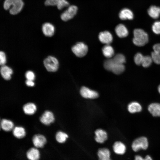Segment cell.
<instances>
[{"label": "cell", "mask_w": 160, "mask_h": 160, "mask_svg": "<svg viewBox=\"0 0 160 160\" xmlns=\"http://www.w3.org/2000/svg\"><path fill=\"white\" fill-rule=\"evenodd\" d=\"M78 10L77 7L74 5L69 6L67 9L61 15V19L67 21L72 19L76 15Z\"/></svg>", "instance_id": "obj_7"}, {"label": "cell", "mask_w": 160, "mask_h": 160, "mask_svg": "<svg viewBox=\"0 0 160 160\" xmlns=\"http://www.w3.org/2000/svg\"><path fill=\"white\" fill-rule=\"evenodd\" d=\"M58 0H46L45 4L47 6H56L57 5Z\"/></svg>", "instance_id": "obj_36"}, {"label": "cell", "mask_w": 160, "mask_h": 160, "mask_svg": "<svg viewBox=\"0 0 160 160\" xmlns=\"http://www.w3.org/2000/svg\"><path fill=\"white\" fill-rule=\"evenodd\" d=\"M113 150L117 154L122 155L124 154L126 151V147L120 141L115 142L113 146Z\"/></svg>", "instance_id": "obj_19"}, {"label": "cell", "mask_w": 160, "mask_h": 160, "mask_svg": "<svg viewBox=\"0 0 160 160\" xmlns=\"http://www.w3.org/2000/svg\"><path fill=\"white\" fill-rule=\"evenodd\" d=\"M153 61L151 56H144L141 65L145 68L148 67L150 65Z\"/></svg>", "instance_id": "obj_30"}, {"label": "cell", "mask_w": 160, "mask_h": 160, "mask_svg": "<svg viewBox=\"0 0 160 160\" xmlns=\"http://www.w3.org/2000/svg\"><path fill=\"white\" fill-rule=\"evenodd\" d=\"M68 137V136L67 134L61 131L57 132L55 136L56 140L60 143H64Z\"/></svg>", "instance_id": "obj_28"}, {"label": "cell", "mask_w": 160, "mask_h": 160, "mask_svg": "<svg viewBox=\"0 0 160 160\" xmlns=\"http://www.w3.org/2000/svg\"><path fill=\"white\" fill-rule=\"evenodd\" d=\"M142 109V106L138 102H132L129 104L128 106V110L131 113H134L140 112Z\"/></svg>", "instance_id": "obj_26"}, {"label": "cell", "mask_w": 160, "mask_h": 160, "mask_svg": "<svg viewBox=\"0 0 160 160\" xmlns=\"http://www.w3.org/2000/svg\"><path fill=\"white\" fill-rule=\"evenodd\" d=\"M144 160H153V159L150 156L147 155L144 158Z\"/></svg>", "instance_id": "obj_39"}, {"label": "cell", "mask_w": 160, "mask_h": 160, "mask_svg": "<svg viewBox=\"0 0 160 160\" xmlns=\"http://www.w3.org/2000/svg\"><path fill=\"white\" fill-rule=\"evenodd\" d=\"M25 76L27 80L33 81L35 78L34 73L32 71H27L25 74Z\"/></svg>", "instance_id": "obj_34"}, {"label": "cell", "mask_w": 160, "mask_h": 160, "mask_svg": "<svg viewBox=\"0 0 160 160\" xmlns=\"http://www.w3.org/2000/svg\"><path fill=\"white\" fill-rule=\"evenodd\" d=\"M116 63L124 64L126 62V59L124 55L121 54H118L114 55L112 58Z\"/></svg>", "instance_id": "obj_29"}, {"label": "cell", "mask_w": 160, "mask_h": 160, "mask_svg": "<svg viewBox=\"0 0 160 160\" xmlns=\"http://www.w3.org/2000/svg\"><path fill=\"white\" fill-rule=\"evenodd\" d=\"M80 93L81 96L85 98L95 99L98 96V94L97 92L85 87H81Z\"/></svg>", "instance_id": "obj_9"}, {"label": "cell", "mask_w": 160, "mask_h": 160, "mask_svg": "<svg viewBox=\"0 0 160 160\" xmlns=\"http://www.w3.org/2000/svg\"><path fill=\"white\" fill-rule=\"evenodd\" d=\"M69 4L68 2L66 0H58L57 6L58 9H61L68 6Z\"/></svg>", "instance_id": "obj_33"}, {"label": "cell", "mask_w": 160, "mask_h": 160, "mask_svg": "<svg viewBox=\"0 0 160 160\" xmlns=\"http://www.w3.org/2000/svg\"><path fill=\"white\" fill-rule=\"evenodd\" d=\"M23 5L22 0H5L3 7L4 9L9 10L11 14L15 15L20 12Z\"/></svg>", "instance_id": "obj_1"}, {"label": "cell", "mask_w": 160, "mask_h": 160, "mask_svg": "<svg viewBox=\"0 0 160 160\" xmlns=\"http://www.w3.org/2000/svg\"><path fill=\"white\" fill-rule=\"evenodd\" d=\"M25 83L26 85L28 87H32L35 85L34 82L32 80H27Z\"/></svg>", "instance_id": "obj_37"}, {"label": "cell", "mask_w": 160, "mask_h": 160, "mask_svg": "<svg viewBox=\"0 0 160 160\" xmlns=\"http://www.w3.org/2000/svg\"><path fill=\"white\" fill-rule=\"evenodd\" d=\"M72 50L73 53L78 57H82L87 54L88 48L86 45L82 42L77 43L73 46Z\"/></svg>", "instance_id": "obj_6"}, {"label": "cell", "mask_w": 160, "mask_h": 160, "mask_svg": "<svg viewBox=\"0 0 160 160\" xmlns=\"http://www.w3.org/2000/svg\"><path fill=\"white\" fill-rule=\"evenodd\" d=\"M0 125L2 129L6 132L10 131L14 128L13 122L11 121L6 119H3L1 120Z\"/></svg>", "instance_id": "obj_22"}, {"label": "cell", "mask_w": 160, "mask_h": 160, "mask_svg": "<svg viewBox=\"0 0 160 160\" xmlns=\"http://www.w3.org/2000/svg\"><path fill=\"white\" fill-rule=\"evenodd\" d=\"M102 52L104 55L107 58H110L114 55V50L110 44H106L103 48Z\"/></svg>", "instance_id": "obj_27"}, {"label": "cell", "mask_w": 160, "mask_h": 160, "mask_svg": "<svg viewBox=\"0 0 160 160\" xmlns=\"http://www.w3.org/2000/svg\"><path fill=\"white\" fill-rule=\"evenodd\" d=\"M12 133L14 136L18 139L24 137L26 135L25 129L21 126H17L14 127L12 129Z\"/></svg>", "instance_id": "obj_25"}, {"label": "cell", "mask_w": 160, "mask_h": 160, "mask_svg": "<svg viewBox=\"0 0 160 160\" xmlns=\"http://www.w3.org/2000/svg\"><path fill=\"white\" fill-rule=\"evenodd\" d=\"M26 155L28 159L30 160H38L40 157L39 150L34 148L30 149L27 151Z\"/></svg>", "instance_id": "obj_23"}, {"label": "cell", "mask_w": 160, "mask_h": 160, "mask_svg": "<svg viewBox=\"0 0 160 160\" xmlns=\"http://www.w3.org/2000/svg\"><path fill=\"white\" fill-rule=\"evenodd\" d=\"M149 112L153 116H160V104L153 103L150 104L148 107Z\"/></svg>", "instance_id": "obj_18"}, {"label": "cell", "mask_w": 160, "mask_h": 160, "mask_svg": "<svg viewBox=\"0 0 160 160\" xmlns=\"http://www.w3.org/2000/svg\"><path fill=\"white\" fill-rule=\"evenodd\" d=\"M115 31L117 35L121 38L125 37L128 34V31L127 28L122 24H120L116 26Z\"/></svg>", "instance_id": "obj_17"}, {"label": "cell", "mask_w": 160, "mask_h": 160, "mask_svg": "<svg viewBox=\"0 0 160 160\" xmlns=\"http://www.w3.org/2000/svg\"><path fill=\"white\" fill-rule=\"evenodd\" d=\"M148 13L152 18L157 19L160 15V7L155 6H152L148 9Z\"/></svg>", "instance_id": "obj_24"}, {"label": "cell", "mask_w": 160, "mask_h": 160, "mask_svg": "<svg viewBox=\"0 0 160 160\" xmlns=\"http://www.w3.org/2000/svg\"><path fill=\"white\" fill-rule=\"evenodd\" d=\"M158 91L159 92V93L160 94V85H159L158 87Z\"/></svg>", "instance_id": "obj_40"}, {"label": "cell", "mask_w": 160, "mask_h": 160, "mask_svg": "<svg viewBox=\"0 0 160 160\" xmlns=\"http://www.w3.org/2000/svg\"><path fill=\"white\" fill-rule=\"evenodd\" d=\"M104 66L106 70L111 71L116 74L121 73L125 70L124 64L116 63L112 59L109 58L106 60L104 62Z\"/></svg>", "instance_id": "obj_3"}, {"label": "cell", "mask_w": 160, "mask_h": 160, "mask_svg": "<svg viewBox=\"0 0 160 160\" xmlns=\"http://www.w3.org/2000/svg\"><path fill=\"white\" fill-rule=\"evenodd\" d=\"M5 53L2 51L0 52V64L1 65H5L6 63V57Z\"/></svg>", "instance_id": "obj_35"}, {"label": "cell", "mask_w": 160, "mask_h": 160, "mask_svg": "<svg viewBox=\"0 0 160 160\" xmlns=\"http://www.w3.org/2000/svg\"><path fill=\"white\" fill-rule=\"evenodd\" d=\"M144 56L140 53H137L135 55L134 61L137 65H141Z\"/></svg>", "instance_id": "obj_31"}, {"label": "cell", "mask_w": 160, "mask_h": 160, "mask_svg": "<svg viewBox=\"0 0 160 160\" xmlns=\"http://www.w3.org/2000/svg\"><path fill=\"white\" fill-rule=\"evenodd\" d=\"M109 150L106 148L100 149L97 152L99 160H111Z\"/></svg>", "instance_id": "obj_20"}, {"label": "cell", "mask_w": 160, "mask_h": 160, "mask_svg": "<svg viewBox=\"0 0 160 160\" xmlns=\"http://www.w3.org/2000/svg\"><path fill=\"white\" fill-rule=\"evenodd\" d=\"M32 140L34 146L36 148L43 147L47 142L46 137L44 135L40 134L34 135Z\"/></svg>", "instance_id": "obj_10"}, {"label": "cell", "mask_w": 160, "mask_h": 160, "mask_svg": "<svg viewBox=\"0 0 160 160\" xmlns=\"http://www.w3.org/2000/svg\"><path fill=\"white\" fill-rule=\"evenodd\" d=\"M135 160H144V158L140 156L137 155L135 156Z\"/></svg>", "instance_id": "obj_38"}, {"label": "cell", "mask_w": 160, "mask_h": 160, "mask_svg": "<svg viewBox=\"0 0 160 160\" xmlns=\"http://www.w3.org/2000/svg\"><path fill=\"white\" fill-rule=\"evenodd\" d=\"M98 38L101 43L105 44H110L112 42L113 39L112 34L107 31L100 33Z\"/></svg>", "instance_id": "obj_11"}, {"label": "cell", "mask_w": 160, "mask_h": 160, "mask_svg": "<svg viewBox=\"0 0 160 160\" xmlns=\"http://www.w3.org/2000/svg\"><path fill=\"white\" fill-rule=\"evenodd\" d=\"M44 64L47 70L50 72H55L58 69L59 62L55 57L49 56L44 61Z\"/></svg>", "instance_id": "obj_4"}, {"label": "cell", "mask_w": 160, "mask_h": 160, "mask_svg": "<svg viewBox=\"0 0 160 160\" xmlns=\"http://www.w3.org/2000/svg\"><path fill=\"white\" fill-rule=\"evenodd\" d=\"M36 106L32 103H28L25 104L23 107L24 113L27 115H31L34 114L36 111Z\"/></svg>", "instance_id": "obj_21"}, {"label": "cell", "mask_w": 160, "mask_h": 160, "mask_svg": "<svg viewBox=\"0 0 160 160\" xmlns=\"http://www.w3.org/2000/svg\"><path fill=\"white\" fill-rule=\"evenodd\" d=\"M152 30L156 34H160V21L155 22L152 26Z\"/></svg>", "instance_id": "obj_32"}, {"label": "cell", "mask_w": 160, "mask_h": 160, "mask_svg": "<svg viewBox=\"0 0 160 160\" xmlns=\"http://www.w3.org/2000/svg\"><path fill=\"white\" fill-rule=\"evenodd\" d=\"M119 17L122 20H131L133 19L134 15L132 11L128 8H124L121 9L119 14Z\"/></svg>", "instance_id": "obj_15"}, {"label": "cell", "mask_w": 160, "mask_h": 160, "mask_svg": "<svg viewBox=\"0 0 160 160\" xmlns=\"http://www.w3.org/2000/svg\"><path fill=\"white\" fill-rule=\"evenodd\" d=\"M40 120L43 124L49 125L54 121V116L53 113L51 111H46L40 117Z\"/></svg>", "instance_id": "obj_8"}, {"label": "cell", "mask_w": 160, "mask_h": 160, "mask_svg": "<svg viewBox=\"0 0 160 160\" xmlns=\"http://www.w3.org/2000/svg\"><path fill=\"white\" fill-rule=\"evenodd\" d=\"M153 51L151 54L153 61L156 63L160 64V44H157L153 47Z\"/></svg>", "instance_id": "obj_13"}, {"label": "cell", "mask_w": 160, "mask_h": 160, "mask_svg": "<svg viewBox=\"0 0 160 160\" xmlns=\"http://www.w3.org/2000/svg\"><path fill=\"white\" fill-rule=\"evenodd\" d=\"M133 43L136 45L141 47L146 44L148 41V35L143 30L137 28L133 31Z\"/></svg>", "instance_id": "obj_2"}, {"label": "cell", "mask_w": 160, "mask_h": 160, "mask_svg": "<svg viewBox=\"0 0 160 160\" xmlns=\"http://www.w3.org/2000/svg\"><path fill=\"white\" fill-rule=\"evenodd\" d=\"M148 143L147 138L144 137H141L135 140L133 142L132 148L135 152L143 149L146 150L148 148Z\"/></svg>", "instance_id": "obj_5"}, {"label": "cell", "mask_w": 160, "mask_h": 160, "mask_svg": "<svg viewBox=\"0 0 160 160\" xmlns=\"http://www.w3.org/2000/svg\"><path fill=\"white\" fill-rule=\"evenodd\" d=\"M0 73L1 76L4 79L8 80L11 78L13 71L10 67L4 65L1 67Z\"/></svg>", "instance_id": "obj_14"}, {"label": "cell", "mask_w": 160, "mask_h": 160, "mask_svg": "<svg viewBox=\"0 0 160 160\" xmlns=\"http://www.w3.org/2000/svg\"><path fill=\"white\" fill-rule=\"evenodd\" d=\"M42 30L44 35L47 37L53 36L55 31V28L54 25L49 23H44L42 26Z\"/></svg>", "instance_id": "obj_12"}, {"label": "cell", "mask_w": 160, "mask_h": 160, "mask_svg": "<svg viewBox=\"0 0 160 160\" xmlns=\"http://www.w3.org/2000/svg\"><path fill=\"white\" fill-rule=\"evenodd\" d=\"M96 141L99 143H103L107 138L106 132L104 130L100 129H97L95 132Z\"/></svg>", "instance_id": "obj_16"}]
</instances>
